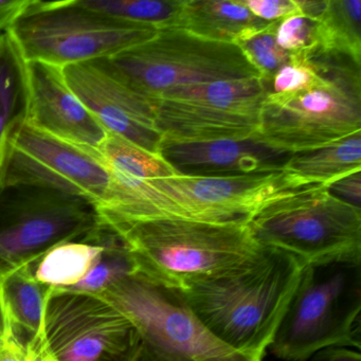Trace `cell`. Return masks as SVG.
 <instances>
[{
	"label": "cell",
	"instance_id": "obj_11",
	"mask_svg": "<svg viewBox=\"0 0 361 361\" xmlns=\"http://www.w3.org/2000/svg\"><path fill=\"white\" fill-rule=\"evenodd\" d=\"M31 185L100 204L109 175L98 151L51 136L26 120L12 126L0 147V187Z\"/></svg>",
	"mask_w": 361,
	"mask_h": 361
},
{
	"label": "cell",
	"instance_id": "obj_20",
	"mask_svg": "<svg viewBox=\"0 0 361 361\" xmlns=\"http://www.w3.org/2000/svg\"><path fill=\"white\" fill-rule=\"evenodd\" d=\"M51 289L35 279L31 265L5 271L4 298L16 334L24 331L30 340L44 333V314Z\"/></svg>",
	"mask_w": 361,
	"mask_h": 361
},
{
	"label": "cell",
	"instance_id": "obj_1",
	"mask_svg": "<svg viewBox=\"0 0 361 361\" xmlns=\"http://www.w3.org/2000/svg\"><path fill=\"white\" fill-rule=\"evenodd\" d=\"M304 265L262 247L250 261L181 291L204 326L229 348L263 359L297 289Z\"/></svg>",
	"mask_w": 361,
	"mask_h": 361
},
{
	"label": "cell",
	"instance_id": "obj_26",
	"mask_svg": "<svg viewBox=\"0 0 361 361\" xmlns=\"http://www.w3.org/2000/svg\"><path fill=\"white\" fill-rule=\"evenodd\" d=\"M279 22L246 31L234 42L251 66L259 73V78L267 84L268 92L272 78L290 59V54L276 44V30Z\"/></svg>",
	"mask_w": 361,
	"mask_h": 361
},
{
	"label": "cell",
	"instance_id": "obj_19",
	"mask_svg": "<svg viewBox=\"0 0 361 361\" xmlns=\"http://www.w3.org/2000/svg\"><path fill=\"white\" fill-rule=\"evenodd\" d=\"M242 0H183L177 28L211 41L234 43L243 33L267 26Z\"/></svg>",
	"mask_w": 361,
	"mask_h": 361
},
{
	"label": "cell",
	"instance_id": "obj_32",
	"mask_svg": "<svg viewBox=\"0 0 361 361\" xmlns=\"http://www.w3.org/2000/svg\"><path fill=\"white\" fill-rule=\"evenodd\" d=\"M0 361H32L27 350L26 342L18 336L0 340Z\"/></svg>",
	"mask_w": 361,
	"mask_h": 361
},
{
	"label": "cell",
	"instance_id": "obj_31",
	"mask_svg": "<svg viewBox=\"0 0 361 361\" xmlns=\"http://www.w3.org/2000/svg\"><path fill=\"white\" fill-rule=\"evenodd\" d=\"M32 4L33 0H0V31L5 33L11 30Z\"/></svg>",
	"mask_w": 361,
	"mask_h": 361
},
{
	"label": "cell",
	"instance_id": "obj_3",
	"mask_svg": "<svg viewBox=\"0 0 361 361\" xmlns=\"http://www.w3.org/2000/svg\"><path fill=\"white\" fill-rule=\"evenodd\" d=\"M310 56L320 68V82L301 92L268 94L255 142L293 155L361 132V66L345 56Z\"/></svg>",
	"mask_w": 361,
	"mask_h": 361
},
{
	"label": "cell",
	"instance_id": "obj_28",
	"mask_svg": "<svg viewBox=\"0 0 361 361\" xmlns=\"http://www.w3.org/2000/svg\"><path fill=\"white\" fill-rule=\"evenodd\" d=\"M316 26L303 14L284 18L276 26V44L288 54H312L317 48Z\"/></svg>",
	"mask_w": 361,
	"mask_h": 361
},
{
	"label": "cell",
	"instance_id": "obj_2",
	"mask_svg": "<svg viewBox=\"0 0 361 361\" xmlns=\"http://www.w3.org/2000/svg\"><path fill=\"white\" fill-rule=\"evenodd\" d=\"M104 225L121 238L136 272L180 291L240 267L262 248L246 221L166 216Z\"/></svg>",
	"mask_w": 361,
	"mask_h": 361
},
{
	"label": "cell",
	"instance_id": "obj_9",
	"mask_svg": "<svg viewBox=\"0 0 361 361\" xmlns=\"http://www.w3.org/2000/svg\"><path fill=\"white\" fill-rule=\"evenodd\" d=\"M267 94L261 78H248L173 88L152 99L164 142L197 143L252 140Z\"/></svg>",
	"mask_w": 361,
	"mask_h": 361
},
{
	"label": "cell",
	"instance_id": "obj_14",
	"mask_svg": "<svg viewBox=\"0 0 361 361\" xmlns=\"http://www.w3.org/2000/svg\"><path fill=\"white\" fill-rule=\"evenodd\" d=\"M63 73L73 94L109 134L160 154L164 138L156 124L155 102L120 79L105 59L71 65Z\"/></svg>",
	"mask_w": 361,
	"mask_h": 361
},
{
	"label": "cell",
	"instance_id": "obj_7",
	"mask_svg": "<svg viewBox=\"0 0 361 361\" xmlns=\"http://www.w3.org/2000/svg\"><path fill=\"white\" fill-rule=\"evenodd\" d=\"M157 29L87 9L80 0L39 1L8 31L26 62L59 68L100 59L155 37Z\"/></svg>",
	"mask_w": 361,
	"mask_h": 361
},
{
	"label": "cell",
	"instance_id": "obj_18",
	"mask_svg": "<svg viewBox=\"0 0 361 361\" xmlns=\"http://www.w3.org/2000/svg\"><path fill=\"white\" fill-rule=\"evenodd\" d=\"M290 189L324 185L361 172V132L329 147L293 154L282 168Z\"/></svg>",
	"mask_w": 361,
	"mask_h": 361
},
{
	"label": "cell",
	"instance_id": "obj_15",
	"mask_svg": "<svg viewBox=\"0 0 361 361\" xmlns=\"http://www.w3.org/2000/svg\"><path fill=\"white\" fill-rule=\"evenodd\" d=\"M151 183L185 219L210 223L246 221L269 198L290 189L282 171L230 177L175 175Z\"/></svg>",
	"mask_w": 361,
	"mask_h": 361
},
{
	"label": "cell",
	"instance_id": "obj_12",
	"mask_svg": "<svg viewBox=\"0 0 361 361\" xmlns=\"http://www.w3.org/2000/svg\"><path fill=\"white\" fill-rule=\"evenodd\" d=\"M44 336L56 361H135L140 346L137 329L115 306L68 288L52 287Z\"/></svg>",
	"mask_w": 361,
	"mask_h": 361
},
{
	"label": "cell",
	"instance_id": "obj_21",
	"mask_svg": "<svg viewBox=\"0 0 361 361\" xmlns=\"http://www.w3.org/2000/svg\"><path fill=\"white\" fill-rule=\"evenodd\" d=\"M29 105L27 62L10 32L3 33L0 35V147L12 126L28 118Z\"/></svg>",
	"mask_w": 361,
	"mask_h": 361
},
{
	"label": "cell",
	"instance_id": "obj_24",
	"mask_svg": "<svg viewBox=\"0 0 361 361\" xmlns=\"http://www.w3.org/2000/svg\"><path fill=\"white\" fill-rule=\"evenodd\" d=\"M83 240L98 243L102 246V252L90 274L80 284L68 289L99 295L122 279L136 272L130 251L109 226L100 221L98 227Z\"/></svg>",
	"mask_w": 361,
	"mask_h": 361
},
{
	"label": "cell",
	"instance_id": "obj_35",
	"mask_svg": "<svg viewBox=\"0 0 361 361\" xmlns=\"http://www.w3.org/2000/svg\"><path fill=\"white\" fill-rule=\"evenodd\" d=\"M5 271L7 270H0V340L8 339L16 335V331L6 307L5 298H4L3 280Z\"/></svg>",
	"mask_w": 361,
	"mask_h": 361
},
{
	"label": "cell",
	"instance_id": "obj_23",
	"mask_svg": "<svg viewBox=\"0 0 361 361\" xmlns=\"http://www.w3.org/2000/svg\"><path fill=\"white\" fill-rule=\"evenodd\" d=\"M102 246L87 240H73L50 249L31 264L37 281L54 288H73L80 284L100 259Z\"/></svg>",
	"mask_w": 361,
	"mask_h": 361
},
{
	"label": "cell",
	"instance_id": "obj_16",
	"mask_svg": "<svg viewBox=\"0 0 361 361\" xmlns=\"http://www.w3.org/2000/svg\"><path fill=\"white\" fill-rule=\"evenodd\" d=\"M30 105L27 121L39 130L98 151L109 133L73 94L63 69L42 62H27Z\"/></svg>",
	"mask_w": 361,
	"mask_h": 361
},
{
	"label": "cell",
	"instance_id": "obj_6",
	"mask_svg": "<svg viewBox=\"0 0 361 361\" xmlns=\"http://www.w3.org/2000/svg\"><path fill=\"white\" fill-rule=\"evenodd\" d=\"M97 297L115 306L137 329L140 346L135 361H262L217 339L180 290L156 284L138 272Z\"/></svg>",
	"mask_w": 361,
	"mask_h": 361
},
{
	"label": "cell",
	"instance_id": "obj_4",
	"mask_svg": "<svg viewBox=\"0 0 361 361\" xmlns=\"http://www.w3.org/2000/svg\"><path fill=\"white\" fill-rule=\"evenodd\" d=\"M246 224L259 246L289 253L304 266L361 261V209L324 185L280 192Z\"/></svg>",
	"mask_w": 361,
	"mask_h": 361
},
{
	"label": "cell",
	"instance_id": "obj_8",
	"mask_svg": "<svg viewBox=\"0 0 361 361\" xmlns=\"http://www.w3.org/2000/svg\"><path fill=\"white\" fill-rule=\"evenodd\" d=\"M105 60L120 79L149 98L183 86L259 78L235 44L202 39L180 28L158 30L152 39Z\"/></svg>",
	"mask_w": 361,
	"mask_h": 361
},
{
	"label": "cell",
	"instance_id": "obj_34",
	"mask_svg": "<svg viewBox=\"0 0 361 361\" xmlns=\"http://www.w3.org/2000/svg\"><path fill=\"white\" fill-rule=\"evenodd\" d=\"M26 346L32 361H56L48 348L44 333L28 340Z\"/></svg>",
	"mask_w": 361,
	"mask_h": 361
},
{
	"label": "cell",
	"instance_id": "obj_10",
	"mask_svg": "<svg viewBox=\"0 0 361 361\" xmlns=\"http://www.w3.org/2000/svg\"><path fill=\"white\" fill-rule=\"evenodd\" d=\"M99 224L86 198L31 185L3 188L0 270L31 265L59 245L83 240Z\"/></svg>",
	"mask_w": 361,
	"mask_h": 361
},
{
	"label": "cell",
	"instance_id": "obj_33",
	"mask_svg": "<svg viewBox=\"0 0 361 361\" xmlns=\"http://www.w3.org/2000/svg\"><path fill=\"white\" fill-rule=\"evenodd\" d=\"M306 361H361V355L359 350L333 346L314 353Z\"/></svg>",
	"mask_w": 361,
	"mask_h": 361
},
{
	"label": "cell",
	"instance_id": "obj_17",
	"mask_svg": "<svg viewBox=\"0 0 361 361\" xmlns=\"http://www.w3.org/2000/svg\"><path fill=\"white\" fill-rule=\"evenodd\" d=\"M160 155L183 176L230 177L282 171L291 154L253 140L162 143Z\"/></svg>",
	"mask_w": 361,
	"mask_h": 361
},
{
	"label": "cell",
	"instance_id": "obj_5",
	"mask_svg": "<svg viewBox=\"0 0 361 361\" xmlns=\"http://www.w3.org/2000/svg\"><path fill=\"white\" fill-rule=\"evenodd\" d=\"M361 261L305 265L269 348L306 361L326 348L360 350Z\"/></svg>",
	"mask_w": 361,
	"mask_h": 361
},
{
	"label": "cell",
	"instance_id": "obj_25",
	"mask_svg": "<svg viewBox=\"0 0 361 361\" xmlns=\"http://www.w3.org/2000/svg\"><path fill=\"white\" fill-rule=\"evenodd\" d=\"M87 9L118 20L154 27L177 28L183 0H80Z\"/></svg>",
	"mask_w": 361,
	"mask_h": 361
},
{
	"label": "cell",
	"instance_id": "obj_29",
	"mask_svg": "<svg viewBox=\"0 0 361 361\" xmlns=\"http://www.w3.org/2000/svg\"><path fill=\"white\" fill-rule=\"evenodd\" d=\"M243 5L259 20L279 22L300 14L295 0H242Z\"/></svg>",
	"mask_w": 361,
	"mask_h": 361
},
{
	"label": "cell",
	"instance_id": "obj_27",
	"mask_svg": "<svg viewBox=\"0 0 361 361\" xmlns=\"http://www.w3.org/2000/svg\"><path fill=\"white\" fill-rule=\"evenodd\" d=\"M321 71L316 61L306 54H290L289 62L272 78L268 94H291L316 85Z\"/></svg>",
	"mask_w": 361,
	"mask_h": 361
},
{
	"label": "cell",
	"instance_id": "obj_30",
	"mask_svg": "<svg viewBox=\"0 0 361 361\" xmlns=\"http://www.w3.org/2000/svg\"><path fill=\"white\" fill-rule=\"evenodd\" d=\"M331 194L352 206L360 208V172L354 173L345 178L340 179L327 187Z\"/></svg>",
	"mask_w": 361,
	"mask_h": 361
},
{
	"label": "cell",
	"instance_id": "obj_13",
	"mask_svg": "<svg viewBox=\"0 0 361 361\" xmlns=\"http://www.w3.org/2000/svg\"><path fill=\"white\" fill-rule=\"evenodd\" d=\"M109 175L104 200L97 204L103 224L121 223L152 217H181L180 209L152 185L154 179L179 175L160 154L109 134L98 149Z\"/></svg>",
	"mask_w": 361,
	"mask_h": 361
},
{
	"label": "cell",
	"instance_id": "obj_22",
	"mask_svg": "<svg viewBox=\"0 0 361 361\" xmlns=\"http://www.w3.org/2000/svg\"><path fill=\"white\" fill-rule=\"evenodd\" d=\"M316 37V54L345 56L361 66V0H326Z\"/></svg>",
	"mask_w": 361,
	"mask_h": 361
}]
</instances>
